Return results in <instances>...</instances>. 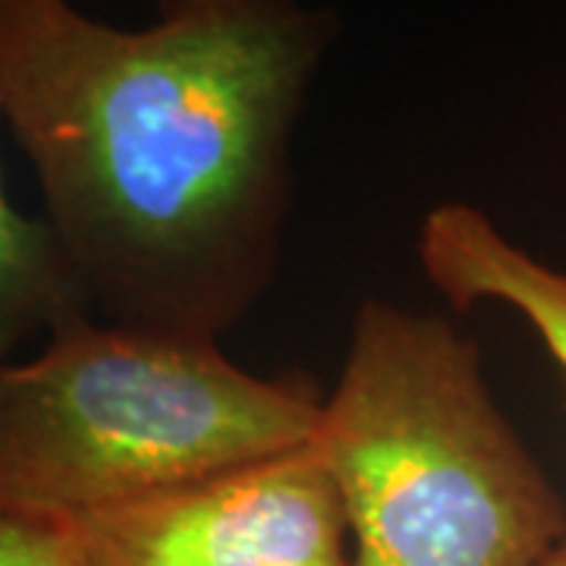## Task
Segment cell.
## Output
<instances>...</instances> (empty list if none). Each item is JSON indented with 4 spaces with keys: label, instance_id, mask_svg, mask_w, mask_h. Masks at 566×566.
Masks as SVG:
<instances>
[{
    "label": "cell",
    "instance_id": "1",
    "mask_svg": "<svg viewBox=\"0 0 566 566\" xmlns=\"http://www.w3.org/2000/svg\"><path fill=\"white\" fill-rule=\"evenodd\" d=\"M300 0H180L114 29L0 0V117L95 322L218 344L277 277L293 133L337 41Z\"/></svg>",
    "mask_w": 566,
    "mask_h": 566
},
{
    "label": "cell",
    "instance_id": "2",
    "mask_svg": "<svg viewBox=\"0 0 566 566\" xmlns=\"http://www.w3.org/2000/svg\"><path fill=\"white\" fill-rule=\"evenodd\" d=\"M312 450L344 501L353 566H542L566 506L497 409L472 337L365 300Z\"/></svg>",
    "mask_w": 566,
    "mask_h": 566
},
{
    "label": "cell",
    "instance_id": "3",
    "mask_svg": "<svg viewBox=\"0 0 566 566\" xmlns=\"http://www.w3.org/2000/svg\"><path fill=\"white\" fill-rule=\"evenodd\" d=\"M322 400L218 344L80 318L0 365V506L82 520L312 444Z\"/></svg>",
    "mask_w": 566,
    "mask_h": 566
},
{
    "label": "cell",
    "instance_id": "4",
    "mask_svg": "<svg viewBox=\"0 0 566 566\" xmlns=\"http://www.w3.org/2000/svg\"><path fill=\"white\" fill-rule=\"evenodd\" d=\"M73 523L104 566H353L344 501L312 444Z\"/></svg>",
    "mask_w": 566,
    "mask_h": 566
},
{
    "label": "cell",
    "instance_id": "5",
    "mask_svg": "<svg viewBox=\"0 0 566 566\" xmlns=\"http://www.w3.org/2000/svg\"><path fill=\"white\" fill-rule=\"evenodd\" d=\"M419 262L457 308L501 303L535 327L566 375V271L516 245L482 208L447 202L419 227Z\"/></svg>",
    "mask_w": 566,
    "mask_h": 566
},
{
    "label": "cell",
    "instance_id": "6",
    "mask_svg": "<svg viewBox=\"0 0 566 566\" xmlns=\"http://www.w3.org/2000/svg\"><path fill=\"white\" fill-rule=\"evenodd\" d=\"M80 318L92 312L51 227L17 211L0 180V365Z\"/></svg>",
    "mask_w": 566,
    "mask_h": 566
},
{
    "label": "cell",
    "instance_id": "7",
    "mask_svg": "<svg viewBox=\"0 0 566 566\" xmlns=\"http://www.w3.org/2000/svg\"><path fill=\"white\" fill-rule=\"evenodd\" d=\"M0 566H104L73 520L0 506Z\"/></svg>",
    "mask_w": 566,
    "mask_h": 566
},
{
    "label": "cell",
    "instance_id": "8",
    "mask_svg": "<svg viewBox=\"0 0 566 566\" xmlns=\"http://www.w3.org/2000/svg\"><path fill=\"white\" fill-rule=\"evenodd\" d=\"M542 566H566V542H560V545L554 547L545 560H542Z\"/></svg>",
    "mask_w": 566,
    "mask_h": 566
}]
</instances>
